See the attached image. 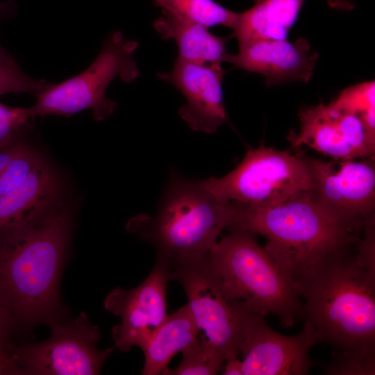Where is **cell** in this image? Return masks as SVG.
I'll list each match as a JSON object with an SVG mask.
<instances>
[{"label": "cell", "instance_id": "44dd1931", "mask_svg": "<svg viewBox=\"0 0 375 375\" xmlns=\"http://www.w3.org/2000/svg\"><path fill=\"white\" fill-rule=\"evenodd\" d=\"M182 360L174 369L166 368L164 375H215L224 368L225 358L205 338L197 339L182 351Z\"/></svg>", "mask_w": 375, "mask_h": 375}, {"label": "cell", "instance_id": "4fadbf2b", "mask_svg": "<svg viewBox=\"0 0 375 375\" xmlns=\"http://www.w3.org/2000/svg\"><path fill=\"white\" fill-rule=\"evenodd\" d=\"M299 115V131L288 138L293 147L305 144L335 160L374 157L375 132L353 112L331 102L306 106Z\"/></svg>", "mask_w": 375, "mask_h": 375}, {"label": "cell", "instance_id": "277c9868", "mask_svg": "<svg viewBox=\"0 0 375 375\" xmlns=\"http://www.w3.org/2000/svg\"><path fill=\"white\" fill-rule=\"evenodd\" d=\"M233 219L232 201L220 200L199 181L172 175L153 217L129 222L131 232L154 245L156 260L169 265L208 253Z\"/></svg>", "mask_w": 375, "mask_h": 375}, {"label": "cell", "instance_id": "f546056e", "mask_svg": "<svg viewBox=\"0 0 375 375\" xmlns=\"http://www.w3.org/2000/svg\"><path fill=\"white\" fill-rule=\"evenodd\" d=\"M9 10L10 6H8V5H7V6H6L5 4L2 5L0 10V21L6 15L10 14ZM9 56H10V54L0 45V57H7Z\"/></svg>", "mask_w": 375, "mask_h": 375}, {"label": "cell", "instance_id": "9c48e42d", "mask_svg": "<svg viewBox=\"0 0 375 375\" xmlns=\"http://www.w3.org/2000/svg\"><path fill=\"white\" fill-rule=\"evenodd\" d=\"M51 335L44 341L22 345L12 356L24 374L45 375L99 374L114 347L98 349L99 328L81 312L66 324L51 322Z\"/></svg>", "mask_w": 375, "mask_h": 375}, {"label": "cell", "instance_id": "7c38bea8", "mask_svg": "<svg viewBox=\"0 0 375 375\" xmlns=\"http://www.w3.org/2000/svg\"><path fill=\"white\" fill-rule=\"evenodd\" d=\"M169 266L156 260L145 280L133 289L118 288L106 297L104 307L119 316L121 323L112 330L115 346L128 351L133 346L142 349L151 335L167 317V285Z\"/></svg>", "mask_w": 375, "mask_h": 375}, {"label": "cell", "instance_id": "3957f363", "mask_svg": "<svg viewBox=\"0 0 375 375\" xmlns=\"http://www.w3.org/2000/svg\"><path fill=\"white\" fill-rule=\"evenodd\" d=\"M232 203L233 219L228 228L265 237V249L293 284L323 256L360 239L353 233L356 222L329 211L309 192L272 206Z\"/></svg>", "mask_w": 375, "mask_h": 375}, {"label": "cell", "instance_id": "4316f807", "mask_svg": "<svg viewBox=\"0 0 375 375\" xmlns=\"http://www.w3.org/2000/svg\"><path fill=\"white\" fill-rule=\"evenodd\" d=\"M12 315L0 299V351H10L8 335L11 326Z\"/></svg>", "mask_w": 375, "mask_h": 375}, {"label": "cell", "instance_id": "5bb4252c", "mask_svg": "<svg viewBox=\"0 0 375 375\" xmlns=\"http://www.w3.org/2000/svg\"><path fill=\"white\" fill-rule=\"evenodd\" d=\"M221 65H210L177 58L169 72L157 76L178 89L185 99L178 112L194 131L213 133L227 122Z\"/></svg>", "mask_w": 375, "mask_h": 375}, {"label": "cell", "instance_id": "484cf974", "mask_svg": "<svg viewBox=\"0 0 375 375\" xmlns=\"http://www.w3.org/2000/svg\"><path fill=\"white\" fill-rule=\"evenodd\" d=\"M28 144L19 137V131L10 141L0 146V174L7 169Z\"/></svg>", "mask_w": 375, "mask_h": 375}, {"label": "cell", "instance_id": "6da1fadb", "mask_svg": "<svg viewBox=\"0 0 375 375\" xmlns=\"http://www.w3.org/2000/svg\"><path fill=\"white\" fill-rule=\"evenodd\" d=\"M353 243L327 253L294 283L317 342L335 350L328 374H375V260L358 242L350 251Z\"/></svg>", "mask_w": 375, "mask_h": 375}, {"label": "cell", "instance_id": "cb8c5ba5", "mask_svg": "<svg viewBox=\"0 0 375 375\" xmlns=\"http://www.w3.org/2000/svg\"><path fill=\"white\" fill-rule=\"evenodd\" d=\"M44 159L28 143L22 152L0 174V196L19 185Z\"/></svg>", "mask_w": 375, "mask_h": 375}, {"label": "cell", "instance_id": "ac0fdd59", "mask_svg": "<svg viewBox=\"0 0 375 375\" xmlns=\"http://www.w3.org/2000/svg\"><path fill=\"white\" fill-rule=\"evenodd\" d=\"M200 329L187 303L168 315L142 349L144 375L162 374L172 358L197 339Z\"/></svg>", "mask_w": 375, "mask_h": 375}, {"label": "cell", "instance_id": "ba28073f", "mask_svg": "<svg viewBox=\"0 0 375 375\" xmlns=\"http://www.w3.org/2000/svg\"><path fill=\"white\" fill-rule=\"evenodd\" d=\"M171 280L183 287L200 330L225 360L238 357L239 322L235 306L225 297L209 253L169 265Z\"/></svg>", "mask_w": 375, "mask_h": 375}, {"label": "cell", "instance_id": "8992f818", "mask_svg": "<svg viewBox=\"0 0 375 375\" xmlns=\"http://www.w3.org/2000/svg\"><path fill=\"white\" fill-rule=\"evenodd\" d=\"M138 42L126 39L119 31L105 39L100 51L81 73L58 84H51L36 96L29 108L32 119L47 115L70 117L85 109L95 120L107 119L117 104L106 96L110 83L117 77L131 83L140 75L135 59Z\"/></svg>", "mask_w": 375, "mask_h": 375}, {"label": "cell", "instance_id": "ffe728a7", "mask_svg": "<svg viewBox=\"0 0 375 375\" xmlns=\"http://www.w3.org/2000/svg\"><path fill=\"white\" fill-rule=\"evenodd\" d=\"M162 12L200 24L206 28L224 26L233 29L238 13L214 0H153Z\"/></svg>", "mask_w": 375, "mask_h": 375}, {"label": "cell", "instance_id": "d4e9b609", "mask_svg": "<svg viewBox=\"0 0 375 375\" xmlns=\"http://www.w3.org/2000/svg\"><path fill=\"white\" fill-rule=\"evenodd\" d=\"M31 119L29 108L10 107L0 101V146L10 141Z\"/></svg>", "mask_w": 375, "mask_h": 375}, {"label": "cell", "instance_id": "2e32d148", "mask_svg": "<svg viewBox=\"0 0 375 375\" xmlns=\"http://www.w3.org/2000/svg\"><path fill=\"white\" fill-rule=\"evenodd\" d=\"M58 177L44 160L19 185L0 196V231L40 217L60 203Z\"/></svg>", "mask_w": 375, "mask_h": 375}, {"label": "cell", "instance_id": "83f0119b", "mask_svg": "<svg viewBox=\"0 0 375 375\" xmlns=\"http://www.w3.org/2000/svg\"><path fill=\"white\" fill-rule=\"evenodd\" d=\"M23 370L10 351H0V375L22 374Z\"/></svg>", "mask_w": 375, "mask_h": 375}, {"label": "cell", "instance_id": "52a82bcc", "mask_svg": "<svg viewBox=\"0 0 375 375\" xmlns=\"http://www.w3.org/2000/svg\"><path fill=\"white\" fill-rule=\"evenodd\" d=\"M200 182L220 200L260 207L281 204L309 192L312 185L303 155L262 144L249 149L226 176Z\"/></svg>", "mask_w": 375, "mask_h": 375}, {"label": "cell", "instance_id": "7402d4cb", "mask_svg": "<svg viewBox=\"0 0 375 375\" xmlns=\"http://www.w3.org/2000/svg\"><path fill=\"white\" fill-rule=\"evenodd\" d=\"M374 81H370L349 87L332 102L359 117L375 132Z\"/></svg>", "mask_w": 375, "mask_h": 375}, {"label": "cell", "instance_id": "d6986e66", "mask_svg": "<svg viewBox=\"0 0 375 375\" xmlns=\"http://www.w3.org/2000/svg\"><path fill=\"white\" fill-rule=\"evenodd\" d=\"M305 0H255L252 7L238 13L232 36L286 39Z\"/></svg>", "mask_w": 375, "mask_h": 375}, {"label": "cell", "instance_id": "603a6c76", "mask_svg": "<svg viewBox=\"0 0 375 375\" xmlns=\"http://www.w3.org/2000/svg\"><path fill=\"white\" fill-rule=\"evenodd\" d=\"M51 83L26 74L11 56L0 57V96L7 93H27L37 96Z\"/></svg>", "mask_w": 375, "mask_h": 375}, {"label": "cell", "instance_id": "9a60e30c", "mask_svg": "<svg viewBox=\"0 0 375 375\" xmlns=\"http://www.w3.org/2000/svg\"><path fill=\"white\" fill-rule=\"evenodd\" d=\"M238 53H228L224 62L262 75L268 87L295 81L308 83L319 57L304 38L294 42L286 39H246L238 40Z\"/></svg>", "mask_w": 375, "mask_h": 375}, {"label": "cell", "instance_id": "7a4b0ae2", "mask_svg": "<svg viewBox=\"0 0 375 375\" xmlns=\"http://www.w3.org/2000/svg\"><path fill=\"white\" fill-rule=\"evenodd\" d=\"M60 204L0 231V299L24 323L51 319L58 306L71 226L69 211Z\"/></svg>", "mask_w": 375, "mask_h": 375}, {"label": "cell", "instance_id": "30bf717a", "mask_svg": "<svg viewBox=\"0 0 375 375\" xmlns=\"http://www.w3.org/2000/svg\"><path fill=\"white\" fill-rule=\"evenodd\" d=\"M239 322V352L243 375H306L312 363L310 349L317 342L312 324L306 320L297 335L274 331L264 316L233 303Z\"/></svg>", "mask_w": 375, "mask_h": 375}, {"label": "cell", "instance_id": "5b68a950", "mask_svg": "<svg viewBox=\"0 0 375 375\" xmlns=\"http://www.w3.org/2000/svg\"><path fill=\"white\" fill-rule=\"evenodd\" d=\"M217 241L209 258L226 299L262 316L272 314L291 328L303 317L293 283L281 272L253 235L239 228Z\"/></svg>", "mask_w": 375, "mask_h": 375}, {"label": "cell", "instance_id": "f1b7e54d", "mask_svg": "<svg viewBox=\"0 0 375 375\" xmlns=\"http://www.w3.org/2000/svg\"><path fill=\"white\" fill-rule=\"evenodd\" d=\"M224 375H243L242 362L238 357L228 358L224 361Z\"/></svg>", "mask_w": 375, "mask_h": 375}, {"label": "cell", "instance_id": "8fae6325", "mask_svg": "<svg viewBox=\"0 0 375 375\" xmlns=\"http://www.w3.org/2000/svg\"><path fill=\"white\" fill-rule=\"evenodd\" d=\"M311 177L309 193L321 206L352 222L366 219L375 201V169L370 160L324 161L303 156Z\"/></svg>", "mask_w": 375, "mask_h": 375}, {"label": "cell", "instance_id": "e0dca14e", "mask_svg": "<svg viewBox=\"0 0 375 375\" xmlns=\"http://www.w3.org/2000/svg\"><path fill=\"white\" fill-rule=\"evenodd\" d=\"M153 27L165 40H173L178 48L177 58L210 65H221L228 54L226 43L231 37H219L206 26L162 12Z\"/></svg>", "mask_w": 375, "mask_h": 375}]
</instances>
